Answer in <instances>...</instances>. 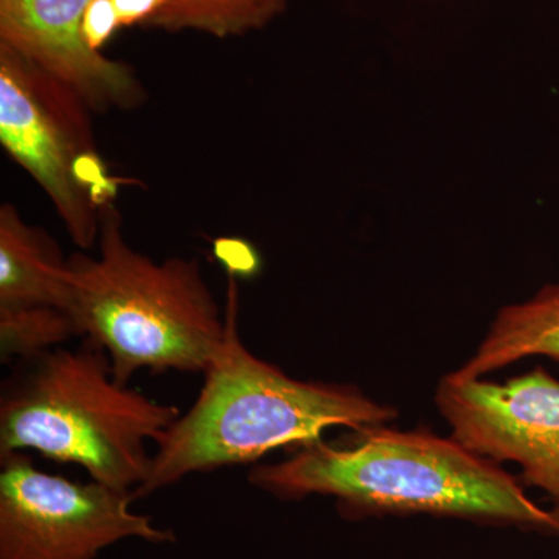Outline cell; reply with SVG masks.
Wrapping results in <instances>:
<instances>
[{
    "label": "cell",
    "instance_id": "cell-11",
    "mask_svg": "<svg viewBox=\"0 0 559 559\" xmlns=\"http://www.w3.org/2000/svg\"><path fill=\"white\" fill-rule=\"evenodd\" d=\"M286 5L288 0H165L148 27L229 38L266 27Z\"/></svg>",
    "mask_w": 559,
    "mask_h": 559
},
{
    "label": "cell",
    "instance_id": "cell-10",
    "mask_svg": "<svg viewBox=\"0 0 559 559\" xmlns=\"http://www.w3.org/2000/svg\"><path fill=\"white\" fill-rule=\"evenodd\" d=\"M536 356L559 364V283L499 310L473 355L451 373L462 380L487 378Z\"/></svg>",
    "mask_w": 559,
    "mask_h": 559
},
{
    "label": "cell",
    "instance_id": "cell-13",
    "mask_svg": "<svg viewBox=\"0 0 559 559\" xmlns=\"http://www.w3.org/2000/svg\"><path fill=\"white\" fill-rule=\"evenodd\" d=\"M215 253L230 274L252 275L259 271V253L249 242L219 238L215 241Z\"/></svg>",
    "mask_w": 559,
    "mask_h": 559
},
{
    "label": "cell",
    "instance_id": "cell-5",
    "mask_svg": "<svg viewBox=\"0 0 559 559\" xmlns=\"http://www.w3.org/2000/svg\"><path fill=\"white\" fill-rule=\"evenodd\" d=\"M90 106L68 84L0 43V142L53 202L73 242L100 237L117 186L98 156Z\"/></svg>",
    "mask_w": 559,
    "mask_h": 559
},
{
    "label": "cell",
    "instance_id": "cell-4",
    "mask_svg": "<svg viewBox=\"0 0 559 559\" xmlns=\"http://www.w3.org/2000/svg\"><path fill=\"white\" fill-rule=\"evenodd\" d=\"M68 280L81 337L108 353L121 384L140 369L204 374L226 340V312L200 263L132 249L112 201L100 207L98 257L73 255Z\"/></svg>",
    "mask_w": 559,
    "mask_h": 559
},
{
    "label": "cell",
    "instance_id": "cell-14",
    "mask_svg": "<svg viewBox=\"0 0 559 559\" xmlns=\"http://www.w3.org/2000/svg\"><path fill=\"white\" fill-rule=\"evenodd\" d=\"M120 27L146 25L159 14L165 7V0H112Z\"/></svg>",
    "mask_w": 559,
    "mask_h": 559
},
{
    "label": "cell",
    "instance_id": "cell-7",
    "mask_svg": "<svg viewBox=\"0 0 559 559\" xmlns=\"http://www.w3.org/2000/svg\"><path fill=\"white\" fill-rule=\"evenodd\" d=\"M433 401L455 440L500 465L516 463L522 485L540 489L559 520V380L549 370L536 366L503 382L450 371Z\"/></svg>",
    "mask_w": 559,
    "mask_h": 559
},
{
    "label": "cell",
    "instance_id": "cell-8",
    "mask_svg": "<svg viewBox=\"0 0 559 559\" xmlns=\"http://www.w3.org/2000/svg\"><path fill=\"white\" fill-rule=\"evenodd\" d=\"M91 0H0V43L76 92L91 110L134 108L142 86L130 66L92 51L81 35Z\"/></svg>",
    "mask_w": 559,
    "mask_h": 559
},
{
    "label": "cell",
    "instance_id": "cell-1",
    "mask_svg": "<svg viewBox=\"0 0 559 559\" xmlns=\"http://www.w3.org/2000/svg\"><path fill=\"white\" fill-rule=\"evenodd\" d=\"M356 436L344 444L314 441L255 466L249 481L280 500L333 498L349 521L432 516L559 538L558 518L528 498L521 479L454 437L389 425Z\"/></svg>",
    "mask_w": 559,
    "mask_h": 559
},
{
    "label": "cell",
    "instance_id": "cell-9",
    "mask_svg": "<svg viewBox=\"0 0 559 559\" xmlns=\"http://www.w3.org/2000/svg\"><path fill=\"white\" fill-rule=\"evenodd\" d=\"M61 310L75 318L68 260L13 205L0 209V311ZM76 320V319H75Z\"/></svg>",
    "mask_w": 559,
    "mask_h": 559
},
{
    "label": "cell",
    "instance_id": "cell-12",
    "mask_svg": "<svg viewBox=\"0 0 559 559\" xmlns=\"http://www.w3.org/2000/svg\"><path fill=\"white\" fill-rule=\"evenodd\" d=\"M120 21L114 9L112 0H91L86 13H84L83 24H81V35L84 44L92 51L102 53L103 47L109 43L114 33L119 31Z\"/></svg>",
    "mask_w": 559,
    "mask_h": 559
},
{
    "label": "cell",
    "instance_id": "cell-2",
    "mask_svg": "<svg viewBox=\"0 0 559 559\" xmlns=\"http://www.w3.org/2000/svg\"><path fill=\"white\" fill-rule=\"evenodd\" d=\"M226 340L204 371L198 400L156 444L148 479L132 492L146 498L191 474L249 465L271 452L299 450L333 428L390 425L399 411L358 385L301 381L253 355L238 330L237 275L227 272Z\"/></svg>",
    "mask_w": 559,
    "mask_h": 559
},
{
    "label": "cell",
    "instance_id": "cell-6",
    "mask_svg": "<svg viewBox=\"0 0 559 559\" xmlns=\"http://www.w3.org/2000/svg\"><path fill=\"white\" fill-rule=\"evenodd\" d=\"M0 559H97L121 540H176L131 509L130 491L51 476L24 452L0 455Z\"/></svg>",
    "mask_w": 559,
    "mask_h": 559
},
{
    "label": "cell",
    "instance_id": "cell-3",
    "mask_svg": "<svg viewBox=\"0 0 559 559\" xmlns=\"http://www.w3.org/2000/svg\"><path fill=\"white\" fill-rule=\"evenodd\" d=\"M179 417L178 407L117 381L108 353L83 340L14 362L0 393V455L36 451L134 492L148 479L150 444Z\"/></svg>",
    "mask_w": 559,
    "mask_h": 559
}]
</instances>
